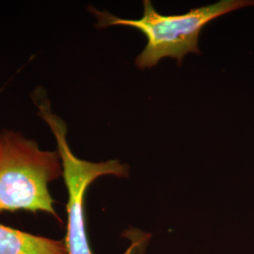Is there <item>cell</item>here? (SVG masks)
Here are the masks:
<instances>
[{
  "label": "cell",
  "mask_w": 254,
  "mask_h": 254,
  "mask_svg": "<svg viewBox=\"0 0 254 254\" xmlns=\"http://www.w3.org/2000/svg\"><path fill=\"white\" fill-rule=\"evenodd\" d=\"M32 98L39 109L38 115L43 119L56 138L58 153L61 156L64 182L68 191L67 231L65 246L68 254H93L88 240L85 216V196L87 190L96 179L113 175L119 178L129 176V167L119 160L105 162H91L78 158L73 154L68 140L67 125L51 109L50 101L43 88H36ZM133 249H128L126 254H133Z\"/></svg>",
  "instance_id": "3"
},
{
  "label": "cell",
  "mask_w": 254,
  "mask_h": 254,
  "mask_svg": "<svg viewBox=\"0 0 254 254\" xmlns=\"http://www.w3.org/2000/svg\"><path fill=\"white\" fill-rule=\"evenodd\" d=\"M63 175L58 152L40 149L19 132L0 133V213L46 212L61 220L48 185Z\"/></svg>",
  "instance_id": "2"
},
{
  "label": "cell",
  "mask_w": 254,
  "mask_h": 254,
  "mask_svg": "<svg viewBox=\"0 0 254 254\" xmlns=\"http://www.w3.org/2000/svg\"><path fill=\"white\" fill-rule=\"evenodd\" d=\"M254 6V0H220L215 4L192 9L184 14L162 15L154 9L150 0L143 1V16L139 19H122L109 11L89 7L97 18L96 27H133L147 38V45L136 58L138 69L152 68L164 59L172 58L180 66L189 53L200 54L199 36L209 22L237 9Z\"/></svg>",
  "instance_id": "1"
},
{
  "label": "cell",
  "mask_w": 254,
  "mask_h": 254,
  "mask_svg": "<svg viewBox=\"0 0 254 254\" xmlns=\"http://www.w3.org/2000/svg\"><path fill=\"white\" fill-rule=\"evenodd\" d=\"M0 254H68L65 242L0 224Z\"/></svg>",
  "instance_id": "4"
}]
</instances>
